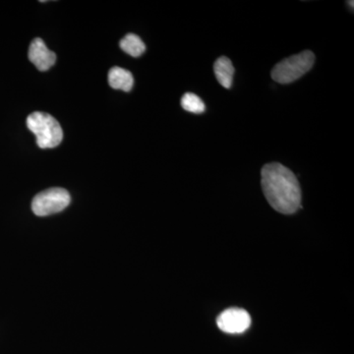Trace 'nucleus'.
<instances>
[{
  "mask_svg": "<svg viewBox=\"0 0 354 354\" xmlns=\"http://www.w3.org/2000/svg\"><path fill=\"white\" fill-rule=\"evenodd\" d=\"M314 62L315 55L312 51H302L279 62L272 70V78L279 84L295 82L311 70Z\"/></svg>",
  "mask_w": 354,
  "mask_h": 354,
  "instance_id": "nucleus-3",
  "label": "nucleus"
},
{
  "mask_svg": "<svg viewBox=\"0 0 354 354\" xmlns=\"http://www.w3.org/2000/svg\"><path fill=\"white\" fill-rule=\"evenodd\" d=\"M29 59L39 71H46L55 65L57 55L46 48L43 39L37 38L30 46Z\"/></svg>",
  "mask_w": 354,
  "mask_h": 354,
  "instance_id": "nucleus-6",
  "label": "nucleus"
},
{
  "mask_svg": "<svg viewBox=\"0 0 354 354\" xmlns=\"http://www.w3.org/2000/svg\"><path fill=\"white\" fill-rule=\"evenodd\" d=\"M109 83L111 87L115 90L130 92L134 85V78H133L131 72L115 66L109 70Z\"/></svg>",
  "mask_w": 354,
  "mask_h": 354,
  "instance_id": "nucleus-7",
  "label": "nucleus"
},
{
  "mask_svg": "<svg viewBox=\"0 0 354 354\" xmlns=\"http://www.w3.org/2000/svg\"><path fill=\"white\" fill-rule=\"evenodd\" d=\"M181 106L185 111L195 114L204 113L206 106L202 100L193 93H186L181 99Z\"/></svg>",
  "mask_w": 354,
  "mask_h": 354,
  "instance_id": "nucleus-10",
  "label": "nucleus"
},
{
  "mask_svg": "<svg viewBox=\"0 0 354 354\" xmlns=\"http://www.w3.org/2000/svg\"><path fill=\"white\" fill-rule=\"evenodd\" d=\"M214 71L216 80L223 87L230 88L234 81V67L230 58L221 57L216 60Z\"/></svg>",
  "mask_w": 354,
  "mask_h": 354,
  "instance_id": "nucleus-8",
  "label": "nucleus"
},
{
  "mask_svg": "<svg viewBox=\"0 0 354 354\" xmlns=\"http://www.w3.org/2000/svg\"><path fill=\"white\" fill-rule=\"evenodd\" d=\"M120 46L121 50L125 51L133 57H139L145 53L146 46L144 41L137 35L128 34L121 39Z\"/></svg>",
  "mask_w": 354,
  "mask_h": 354,
  "instance_id": "nucleus-9",
  "label": "nucleus"
},
{
  "mask_svg": "<svg viewBox=\"0 0 354 354\" xmlns=\"http://www.w3.org/2000/svg\"><path fill=\"white\" fill-rule=\"evenodd\" d=\"M71 197L64 188H50L35 196L32 202V211L38 216H46L59 213L68 207Z\"/></svg>",
  "mask_w": 354,
  "mask_h": 354,
  "instance_id": "nucleus-4",
  "label": "nucleus"
},
{
  "mask_svg": "<svg viewBox=\"0 0 354 354\" xmlns=\"http://www.w3.org/2000/svg\"><path fill=\"white\" fill-rule=\"evenodd\" d=\"M216 324L227 334H242L250 327L251 317L244 309L230 308L218 317Z\"/></svg>",
  "mask_w": 354,
  "mask_h": 354,
  "instance_id": "nucleus-5",
  "label": "nucleus"
},
{
  "mask_svg": "<svg viewBox=\"0 0 354 354\" xmlns=\"http://www.w3.org/2000/svg\"><path fill=\"white\" fill-rule=\"evenodd\" d=\"M261 184L272 209L285 215L301 207V189L295 174L279 162L266 165L261 171Z\"/></svg>",
  "mask_w": 354,
  "mask_h": 354,
  "instance_id": "nucleus-1",
  "label": "nucleus"
},
{
  "mask_svg": "<svg viewBox=\"0 0 354 354\" xmlns=\"http://www.w3.org/2000/svg\"><path fill=\"white\" fill-rule=\"evenodd\" d=\"M349 6H351V9L353 10V1H348Z\"/></svg>",
  "mask_w": 354,
  "mask_h": 354,
  "instance_id": "nucleus-11",
  "label": "nucleus"
},
{
  "mask_svg": "<svg viewBox=\"0 0 354 354\" xmlns=\"http://www.w3.org/2000/svg\"><path fill=\"white\" fill-rule=\"evenodd\" d=\"M27 127L37 137L39 148H55L62 143L64 132L59 122L50 114L32 113L28 116Z\"/></svg>",
  "mask_w": 354,
  "mask_h": 354,
  "instance_id": "nucleus-2",
  "label": "nucleus"
}]
</instances>
